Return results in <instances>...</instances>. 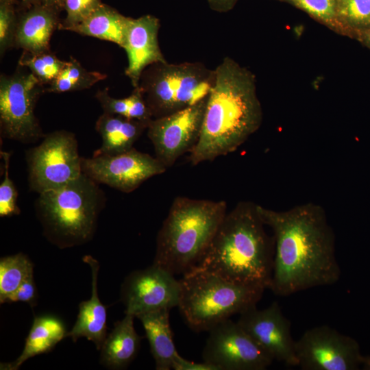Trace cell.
I'll return each mask as SVG.
<instances>
[{
	"mask_svg": "<svg viewBox=\"0 0 370 370\" xmlns=\"http://www.w3.org/2000/svg\"><path fill=\"white\" fill-rule=\"evenodd\" d=\"M18 18L13 3H0V52L14 45Z\"/></svg>",
	"mask_w": 370,
	"mask_h": 370,
	"instance_id": "cell-30",
	"label": "cell"
},
{
	"mask_svg": "<svg viewBox=\"0 0 370 370\" xmlns=\"http://www.w3.org/2000/svg\"><path fill=\"white\" fill-rule=\"evenodd\" d=\"M82 169L99 184L130 193L149 178L164 173L166 166L157 158L133 147L116 155L82 158Z\"/></svg>",
	"mask_w": 370,
	"mask_h": 370,
	"instance_id": "cell-13",
	"label": "cell"
},
{
	"mask_svg": "<svg viewBox=\"0 0 370 370\" xmlns=\"http://www.w3.org/2000/svg\"><path fill=\"white\" fill-rule=\"evenodd\" d=\"M67 332L64 323L58 317L52 314L35 317L21 354L12 362L1 363L0 369H18L29 358L51 352L66 337Z\"/></svg>",
	"mask_w": 370,
	"mask_h": 370,
	"instance_id": "cell-21",
	"label": "cell"
},
{
	"mask_svg": "<svg viewBox=\"0 0 370 370\" xmlns=\"http://www.w3.org/2000/svg\"><path fill=\"white\" fill-rule=\"evenodd\" d=\"M208 332L203 361L219 370H264L273 362L238 323L230 319Z\"/></svg>",
	"mask_w": 370,
	"mask_h": 370,
	"instance_id": "cell-11",
	"label": "cell"
},
{
	"mask_svg": "<svg viewBox=\"0 0 370 370\" xmlns=\"http://www.w3.org/2000/svg\"><path fill=\"white\" fill-rule=\"evenodd\" d=\"M0 3H13L14 0H0Z\"/></svg>",
	"mask_w": 370,
	"mask_h": 370,
	"instance_id": "cell-40",
	"label": "cell"
},
{
	"mask_svg": "<svg viewBox=\"0 0 370 370\" xmlns=\"http://www.w3.org/2000/svg\"><path fill=\"white\" fill-rule=\"evenodd\" d=\"M20 1L27 8L31 7L34 5L40 3V0H20Z\"/></svg>",
	"mask_w": 370,
	"mask_h": 370,
	"instance_id": "cell-39",
	"label": "cell"
},
{
	"mask_svg": "<svg viewBox=\"0 0 370 370\" xmlns=\"http://www.w3.org/2000/svg\"><path fill=\"white\" fill-rule=\"evenodd\" d=\"M29 186L38 194L60 188L82 174V158L74 134L58 130L26 151Z\"/></svg>",
	"mask_w": 370,
	"mask_h": 370,
	"instance_id": "cell-8",
	"label": "cell"
},
{
	"mask_svg": "<svg viewBox=\"0 0 370 370\" xmlns=\"http://www.w3.org/2000/svg\"><path fill=\"white\" fill-rule=\"evenodd\" d=\"M107 75L84 69L75 58H71L58 76L49 85L45 91L60 93L82 90L106 79Z\"/></svg>",
	"mask_w": 370,
	"mask_h": 370,
	"instance_id": "cell-24",
	"label": "cell"
},
{
	"mask_svg": "<svg viewBox=\"0 0 370 370\" xmlns=\"http://www.w3.org/2000/svg\"><path fill=\"white\" fill-rule=\"evenodd\" d=\"M147 126L137 120L103 112L95 124L102 144L93 156H112L130 150Z\"/></svg>",
	"mask_w": 370,
	"mask_h": 370,
	"instance_id": "cell-20",
	"label": "cell"
},
{
	"mask_svg": "<svg viewBox=\"0 0 370 370\" xmlns=\"http://www.w3.org/2000/svg\"><path fill=\"white\" fill-rule=\"evenodd\" d=\"M257 204L241 201L227 212L203 257L190 271L269 288L275 254L273 236L265 231Z\"/></svg>",
	"mask_w": 370,
	"mask_h": 370,
	"instance_id": "cell-3",
	"label": "cell"
},
{
	"mask_svg": "<svg viewBox=\"0 0 370 370\" xmlns=\"http://www.w3.org/2000/svg\"><path fill=\"white\" fill-rule=\"evenodd\" d=\"M180 282L177 308L188 326L196 332H208L232 316L256 306L265 290L195 270L183 275Z\"/></svg>",
	"mask_w": 370,
	"mask_h": 370,
	"instance_id": "cell-6",
	"label": "cell"
},
{
	"mask_svg": "<svg viewBox=\"0 0 370 370\" xmlns=\"http://www.w3.org/2000/svg\"><path fill=\"white\" fill-rule=\"evenodd\" d=\"M337 12L352 25H370V0H337Z\"/></svg>",
	"mask_w": 370,
	"mask_h": 370,
	"instance_id": "cell-29",
	"label": "cell"
},
{
	"mask_svg": "<svg viewBox=\"0 0 370 370\" xmlns=\"http://www.w3.org/2000/svg\"><path fill=\"white\" fill-rule=\"evenodd\" d=\"M295 353L304 370H356L363 359L354 338L326 325L306 330L295 341Z\"/></svg>",
	"mask_w": 370,
	"mask_h": 370,
	"instance_id": "cell-10",
	"label": "cell"
},
{
	"mask_svg": "<svg viewBox=\"0 0 370 370\" xmlns=\"http://www.w3.org/2000/svg\"><path fill=\"white\" fill-rule=\"evenodd\" d=\"M58 10L39 3L18 18L14 45L32 53L49 51L51 37L58 28Z\"/></svg>",
	"mask_w": 370,
	"mask_h": 370,
	"instance_id": "cell-18",
	"label": "cell"
},
{
	"mask_svg": "<svg viewBox=\"0 0 370 370\" xmlns=\"http://www.w3.org/2000/svg\"><path fill=\"white\" fill-rule=\"evenodd\" d=\"M210 8L217 12H224L230 10L236 0H208Z\"/></svg>",
	"mask_w": 370,
	"mask_h": 370,
	"instance_id": "cell-36",
	"label": "cell"
},
{
	"mask_svg": "<svg viewBox=\"0 0 370 370\" xmlns=\"http://www.w3.org/2000/svg\"><path fill=\"white\" fill-rule=\"evenodd\" d=\"M66 61L59 59L50 50L32 53L23 51L18 64L27 68L42 84H50L60 74Z\"/></svg>",
	"mask_w": 370,
	"mask_h": 370,
	"instance_id": "cell-26",
	"label": "cell"
},
{
	"mask_svg": "<svg viewBox=\"0 0 370 370\" xmlns=\"http://www.w3.org/2000/svg\"><path fill=\"white\" fill-rule=\"evenodd\" d=\"M3 160V177L0 184V217H10L20 214L16 204L18 193L9 175L10 152L1 151Z\"/></svg>",
	"mask_w": 370,
	"mask_h": 370,
	"instance_id": "cell-27",
	"label": "cell"
},
{
	"mask_svg": "<svg viewBox=\"0 0 370 370\" xmlns=\"http://www.w3.org/2000/svg\"><path fill=\"white\" fill-rule=\"evenodd\" d=\"M114 323L100 349V363L110 369H123L136 356L142 338L136 332L130 314Z\"/></svg>",
	"mask_w": 370,
	"mask_h": 370,
	"instance_id": "cell-19",
	"label": "cell"
},
{
	"mask_svg": "<svg viewBox=\"0 0 370 370\" xmlns=\"http://www.w3.org/2000/svg\"><path fill=\"white\" fill-rule=\"evenodd\" d=\"M172 369L174 370H219L214 365H210L204 361L197 362L186 360L179 354L175 357Z\"/></svg>",
	"mask_w": 370,
	"mask_h": 370,
	"instance_id": "cell-35",
	"label": "cell"
},
{
	"mask_svg": "<svg viewBox=\"0 0 370 370\" xmlns=\"http://www.w3.org/2000/svg\"><path fill=\"white\" fill-rule=\"evenodd\" d=\"M362 365L363 369L370 370V356H363Z\"/></svg>",
	"mask_w": 370,
	"mask_h": 370,
	"instance_id": "cell-38",
	"label": "cell"
},
{
	"mask_svg": "<svg viewBox=\"0 0 370 370\" xmlns=\"http://www.w3.org/2000/svg\"><path fill=\"white\" fill-rule=\"evenodd\" d=\"M181 284L175 276L158 266L133 271L124 279L121 288V301L125 314L135 317L160 308L177 307Z\"/></svg>",
	"mask_w": 370,
	"mask_h": 370,
	"instance_id": "cell-14",
	"label": "cell"
},
{
	"mask_svg": "<svg viewBox=\"0 0 370 370\" xmlns=\"http://www.w3.org/2000/svg\"><path fill=\"white\" fill-rule=\"evenodd\" d=\"M170 308H160L136 317L142 323L157 370L172 369L179 354L175 348L169 321Z\"/></svg>",
	"mask_w": 370,
	"mask_h": 370,
	"instance_id": "cell-22",
	"label": "cell"
},
{
	"mask_svg": "<svg viewBox=\"0 0 370 370\" xmlns=\"http://www.w3.org/2000/svg\"><path fill=\"white\" fill-rule=\"evenodd\" d=\"M103 3L101 0H63V9L66 17L58 27L59 29L66 30L88 18Z\"/></svg>",
	"mask_w": 370,
	"mask_h": 370,
	"instance_id": "cell-28",
	"label": "cell"
},
{
	"mask_svg": "<svg viewBox=\"0 0 370 370\" xmlns=\"http://www.w3.org/2000/svg\"><path fill=\"white\" fill-rule=\"evenodd\" d=\"M227 213L225 201L177 197L159 230L153 264L184 275L204 255Z\"/></svg>",
	"mask_w": 370,
	"mask_h": 370,
	"instance_id": "cell-4",
	"label": "cell"
},
{
	"mask_svg": "<svg viewBox=\"0 0 370 370\" xmlns=\"http://www.w3.org/2000/svg\"><path fill=\"white\" fill-rule=\"evenodd\" d=\"M199 138L190 151L193 165L236 150L260 127L262 112L254 75L230 58L214 69Z\"/></svg>",
	"mask_w": 370,
	"mask_h": 370,
	"instance_id": "cell-2",
	"label": "cell"
},
{
	"mask_svg": "<svg viewBox=\"0 0 370 370\" xmlns=\"http://www.w3.org/2000/svg\"><path fill=\"white\" fill-rule=\"evenodd\" d=\"M236 322L273 360L297 367L291 322L277 302L261 310L253 306L240 314Z\"/></svg>",
	"mask_w": 370,
	"mask_h": 370,
	"instance_id": "cell-15",
	"label": "cell"
},
{
	"mask_svg": "<svg viewBox=\"0 0 370 370\" xmlns=\"http://www.w3.org/2000/svg\"><path fill=\"white\" fill-rule=\"evenodd\" d=\"M83 261L90 266L92 275V293L88 300L79 305V313L72 329L67 332L73 342L85 337L92 341L100 350L107 336V310L101 302L97 288L99 262L90 255L83 257Z\"/></svg>",
	"mask_w": 370,
	"mask_h": 370,
	"instance_id": "cell-17",
	"label": "cell"
},
{
	"mask_svg": "<svg viewBox=\"0 0 370 370\" xmlns=\"http://www.w3.org/2000/svg\"><path fill=\"white\" fill-rule=\"evenodd\" d=\"M32 274L34 264L23 253L2 257L0 260V303H5L6 299Z\"/></svg>",
	"mask_w": 370,
	"mask_h": 370,
	"instance_id": "cell-25",
	"label": "cell"
},
{
	"mask_svg": "<svg viewBox=\"0 0 370 370\" xmlns=\"http://www.w3.org/2000/svg\"><path fill=\"white\" fill-rule=\"evenodd\" d=\"M301 8L312 16L329 21L337 13V0H293Z\"/></svg>",
	"mask_w": 370,
	"mask_h": 370,
	"instance_id": "cell-31",
	"label": "cell"
},
{
	"mask_svg": "<svg viewBox=\"0 0 370 370\" xmlns=\"http://www.w3.org/2000/svg\"><path fill=\"white\" fill-rule=\"evenodd\" d=\"M214 69L200 62H161L147 67L138 88L153 119L162 117L206 98L214 82Z\"/></svg>",
	"mask_w": 370,
	"mask_h": 370,
	"instance_id": "cell-7",
	"label": "cell"
},
{
	"mask_svg": "<svg viewBox=\"0 0 370 370\" xmlns=\"http://www.w3.org/2000/svg\"><path fill=\"white\" fill-rule=\"evenodd\" d=\"M128 97L130 106L126 117L141 121L148 125L153 118L140 89L138 87L134 88L132 93Z\"/></svg>",
	"mask_w": 370,
	"mask_h": 370,
	"instance_id": "cell-32",
	"label": "cell"
},
{
	"mask_svg": "<svg viewBox=\"0 0 370 370\" xmlns=\"http://www.w3.org/2000/svg\"><path fill=\"white\" fill-rule=\"evenodd\" d=\"M106 201L99 184L82 173L64 186L40 193L35 209L45 236L64 249L92 238Z\"/></svg>",
	"mask_w": 370,
	"mask_h": 370,
	"instance_id": "cell-5",
	"label": "cell"
},
{
	"mask_svg": "<svg viewBox=\"0 0 370 370\" xmlns=\"http://www.w3.org/2000/svg\"><path fill=\"white\" fill-rule=\"evenodd\" d=\"M95 97L100 103L103 112L126 117L130 106L129 97L123 99L112 97L109 95L108 89L105 88L98 90Z\"/></svg>",
	"mask_w": 370,
	"mask_h": 370,
	"instance_id": "cell-33",
	"label": "cell"
},
{
	"mask_svg": "<svg viewBox=\"0 0 370 370\" xmlns=\"http://www.w3.org/2000/svg\"><path fill=\"white\" fill-rule=\"evenodd\" d=\"M45 89L29 71L18 69L0 77V125L2 136L23 143L45 136L34 109Z\"/></svg>",
	"mask_w": 370,
	"mask_h": 370,
	"instance_id": "cell-9",
	"label": "cell"
},
{
	"mask_svg": "<svg viewBox=\"0 0 370 370\" xmlns=\"http://www.w3.org/2000/svg\"><path fill=\"white\" fill-rule=\"evenodd\" d=\"M129 18L102 3L84 21L66 30L110 41L122 47Z\"/></svg>",
	"mask_w": 370,
	"mask_h": 370,
	"instance_id": "cell-23",
	"label": "cell"
},
{
	"mask_svg": "<svg viewBox=\"0 0 370 370\" xmlns=\"http://www.w3.org/2000/svg\"><path fill=\"white\" fill-rule=\"evenodd\" d=\"M159 19L150 14L129 18L122 48L127 56L125 73L134 88L138 86L140 77L149 66L166 62L158 43Z\"/></svg>",
	"mask_w": 370,
	"mask_h": 370,
	"instance_id": "cell-16",
	"label": "cell"
},
{
	"mask_svg": "<svg viewBox=\"0 0 370 370\" xmlns=\"http://www.w3.org/2000/svg\"><path fill=\"white\" fill-rule=\"evenodd\" d=\"M208 97V96H207ZM207 97L199 102L170 114L153 119L147 136L156 156L164 165L172 166L197 144L201 131Z\"/></svg>",
	"mask_w": 370,
	"mask_h": 370,
	"instance_id": "cell-12",
	"label": "cell"
},
{
	"mask_svg": "<svg viewBox=\"0 0 370 370\" xmlns=\"http://www.w3.org/2000/svg\"><path fill=\"white\" fill-rule=\"evenodd\" d=\"M40 3L54 8L58 11L63 9V0H40Z\"/></svg>",
	"mask_w": 370,
	"mask_h": 370,
	"instance_id": "cell-37",
	"label": "cell"
},
{
	"mask_svg": "<svg viewBox=\"0 0 370 370\" xmlns=\"http://www.w3.org/2000/svg\"><path fill=\"white\" fill-rule=\"evenodd\" d=\"M257 208L275 241L269 289L286 297L338 281L335 235L323 207L307 203L283 211Z\"/></svg>",
	"mask_w": 370,
	"mask_h": 370,
	"instance_id": "cell-1",
	"label": "cell"
},
{
	"mask_svg": "<svg viewBox=\"0 0 370 370\" xmlns=\"http://www.w3.org/2000/svg\"><path fill=\"white\" fill-rule=\"evenodd\" d=\"M37 297L36 285L34 274H32L26 278L18 288L6 299L5 303L25 302L33 308L36 305Z\"/></svg>",
	"mask_w": 370,
	"mask_h": 370,
	"instance_id": "cell-34",
	"label": "cell"
}]
</instances>
